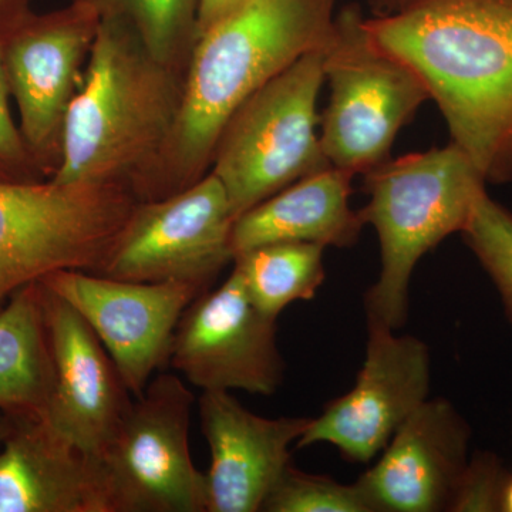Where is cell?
<instances>
[{
	"instance_id": "6da1fadb",
	"label": "cell",
	"mask_w": 512,
	"mask_h": 512,
	"mask_svg": "<svg viewBox=\"0 0 512 512\" xmlns=\"http://www.w3.org/2000/svg\"><path fill=\"white\" fill-rule=\"evenodd\" d=\"M366 26L419 74L485 181L512 180V0H419Z\"/></svg>"
},
{
	"instance_id": "7a4b0ae2",
	"label": "cell",
	"mask_w": 512,
	"mask_h": 512,
	"mask_svg": "<svg viewBox=\"0 0 512 512\" xmlns=\"http://www.w3.org/2000/svg\"><path fill=\"white\" fill-rule=\"evenodd\" d=\"M339 0H251L191 49L180 109L138 201L177 194L204 177L225 124L248 97L328 40Z\"/></svg>"
},
{
	"instance_id": "3957f363",
	"label": "cell",
	"mask_w": 512,
	"mask_h": 512,
	"mask_svg": "<svg viewBox=\"0 0 512 512\" xmlns=\"http://www.w3.org/2000/svg\"><path fill=\"white\" fill-rule=\"evenodd\" d=\"M181 93L177 69L151 55L128 23L100 19L50 181L136 191L163 153Z\"/></svg>"
},
{
	"instance_id": "277c9868",
	"label": "cell",
	"mask_w": 512,
	"mask_h": 512,
	"mask_svg": "<svg viewBox=\"0 0 512 512\" xmlns=\"http://www.w3.org/2000/svg\"><path fill=\"white\" fill-rule=\"evenodd\" d=\"M363 177L369 202L357 212L375 228L382 258L379 279L365 295L366 320L397 330L409 316L420 259L463 231L487 181L453 143L389 158Z\"/></svg>"
},
{
	"instance_id": "5b68a950",
	"label": "cell",
	"mask_w": 512,
	"mask_h": 512,
	"mask_svg": "<svg viewBox=\"0 0 512 512\" xmlns=\"http://www.w3.org/2000/svg\"><path fill=\"white\" fill-rule=\"evenodd\" d=\"M323 73L329 101L320 144L332 167L353 175L389 160L397 134L430 100L419 74L370 35L357 5L336 12Z\"/></svg>"
},
{
	"instance_id": "8992f818",
	"label": "cell",
	"mask_w": 512,
	"mask_h": 512,
	"mask_svg": "<svg viewBox=\"0 0 512 512\" xmlns=\"http://www.w3.org/2000/svg\"><path fill=\"white\" fill-rule=\"evenodd\" d=\"M323 46L269 80L225 124L211 173L224 185L235 220L295 181L332 167L318 133Z\"/></svg>"
},
{
	"instance_id": "52a82bcc",
	"label": "cell",
	"mask_w": 512,
	"mask_h": 512,
	"mask_svg": "<svg viewBox=\"0 0 512 512\" xmlns=\"http://www.w3.org/2000/svg\"><path fill=\"white\" fill-rule=\"evenodd\" d=\"M137 202L121 184L0 180V306L53 272L96 274Z\"/></svg>"
},
{
	"instance_id": "ba28073f",
	"label": "cell",
	"mask_w": 512,
	"mask_h": 512,
	"mask_svg": "<svg viewBox=\"0 0 512 512\" xmlns=\"http://www.w3.org/2000/svg\"><path fill=\"white\" fill-rule=\"evenodd\" d=\"M234 222L220 178L204 175L163 200L138 201L94 275L148 284L184 282L207 292L234 261Z\"/></svg>"
},
{
	"instance_id": "9c48e42d",
	"label": "cell",
	"mask_w": 512,
	"mask_h": 512,
	"mask_svg": "<svg viewBox=\"0 0 512 512\" xmlns=\"http://www.w3.org/2000/svg\"><path fill=\"white\" fill-rule=\"evenodd\" d=\"M194 394L161 373L121 424L103 460L114 512H207L208 481L192 463L188 431Z\"/></svg>"
},
{
	"instance_id": "30bf717a",
	"label": "cell",
	"mask_w": 512,
	"mask_h": 512,
	"mask_svg": "<svg viewBox=\"0 0 512 512\" xmlns=\"http://www.w3.org/2000/svg\"><path fill=\"white\" fill-rule=\"evenodd\" d=\"M367 322L365 362L350 392L309 421L295 447L328 443L350 463L379 457L397 429L429 399V346L416 336Z\"/></svg>"
},
{
	"instance_id": "8fae6325",
	"label": "cell",
	"mask_w": 512,
	"mask_h": 512,
	"mask_svg": "<svg viewBox=\"0 0 512 512\" xmlns=\"http://www.w3.org/2000/svg\"><path fill=\"white\" fill-rule=\"evenodd\" d=\"M171 365L208 390L271 396L285 376L276 319L256 308L237 268L185 309L173 336Z\"/></svg>"
},
{
	"instance_id": "7c38bea8",
	"label": "cell",
	"mask_w": 512,
	"mask_h": 512,
	"mask_svg": "<svg viewBox=\"0 0 512 512\" xmlns=\"http://www.w3.org/2000/svg\"><path fill=\"white\" fill-rule=\"evenodd\" d=\"M99 25L93 6L73 0L46 15L25 12L2 30L3 62L18 104L20 133L39 156L53 148L60 151L64 117Z\"/></svg>"
},
{
	"instance_id": "4fadbf2b",
	"label": "cell",
	"mask_w": 512,
	"mask_h": 512,
	"mask_svg": "<svg viewBox=\"0 0 512 512\" xmlns=\"http://www.w3.org/2000/svg\"><path fill=\"white\" fill-rule=\"evenodd\" d=\"M39 282L89 323L136 397L170 362L178 322L204 293L184 282L119 281L76 269L53 272Z\"/></svg>"
},
{
	"instance_id": "5bb4252c",
	"label": "cell",
	"mask_w": 512,
	"mask_h": 512,
	"mask_svg": "<svg viewBox=\"0 0 512 512\" xmlns=\"http://www.w3.org/2000/svg\"><path fill=\"white\" fill-rule=\"evenodd\" d=\"M40 286L55 369L52 396L42 419L73 446L103 458L130 412V390L83 316Z\"/></svg>"
},
{
	"instance_id": "9a60e30c",
	"label": "cell",
	"mask_w": 512,
	"mask_h": 512,
	"mask_svg": "<svg viewBox=\"0 0 512 512\" xmlns=\"http://www.w3.org/2000/svg\"><path fill=\"white\" fill-rule=\"evenodd\" d=\"M470 441V426L453 404L427 399L356 483L372 512L448 511Z\"/></svg>"
},
{
	"instance_id": "2e32d148",
	"label": "cell",
	"mask_w": 512,
	"mask_h": 512,
	"mask_svg": "<svg viewBox=\"0 0 512 512\" xmlns=\"http://www.w3.org/2000/svg\"><path fill=\"white\" fill-rule=\"evenodd\" d=\"M200 417L211 451L207 512L261 511L311 417L266 419L227 390L202 393Z\"/></svg>"
},
{
	"instance_id": "e0dca14e",
	"label": "cell",
	"mask_w": 512,
	"mask_h": 512,
	"mask_svg": "<svg viewBox=\"0 0 512 512\" xmlns=\"http://www.w3.org/2000/svg\"><path fill=\"white\" fill-rule=\"evenodd\" d=\"M0 512H114L106 466L42 417L10 416L0 444Z\"/></svg>"
},
{
	"instance_id": "ac0fdd59",
	"label": "cell",
	"mask_w": 512,
	"mask_h": 512,
	"mask_svg": "<svg viewBox=\"0 0 512 512\" xmlns=\"http://www.w3.org/2000/svg\"><path fill=\"white\" fill-rule=\"evenodd\" d=\"M353 177L329 167L306 175L239 215L231 235L234 258L274 242L353 247L365 227L349 204Z\"/></svg>"
},
{
	"instance_id": "d6986e66",
	"label": "cell",
	"mask_w": 512,
	"mask_h": 512,
	"mask_svg": "<svg viewBox=\"0 0 512 512\" xmlns=\"http://www.w3.org/2000/svg\"><path fill=\"white\" fill-rule=\"evenodd\" d=\"M55 369L39 282L0 309V409L10 416H45Z\"/></svg>"
},
{
	"instance_id": "ffe728a7",
	"label": "cell",
	"mask_w": 512,
	"mask_h": 512,
	"mask_svg": "<svg viewBox=\"0 0 512 512\" xmlns=\"http://www.w3.org/2000/svg\"><path fill=\"white\" fill-rule=\"evenodd\" d=\"M325 248L309 242H274L234 258L256 308L278 319L293 302L311 301L325 282Z\"/></svg>"
},
{
	"instance_id": "44dd1931",
	"label": "cell",
	"mask_w": 512,
	"mask_h": 512,
	"mask_svg": "<svg viewBox=\"0 0 512 512\" xmlns=\"http://www.w3.org/2000/svg\"><path fill=\"white\" fill-rule=\"evenodd\" d=\"M100 19L119 18L133 28L143 45L161 63L177 69L194 45L200 0H82Z\"/></svg>"
},
{
	"instance_id": "7402d4cb",
	"label": "cell",
	"mask_w": 512,
	"mask_h": 512,
	"mask_svg": "<svg viewBox=\"0 0 512 512\" xmlns=\"http://www.w3.org/2000/svg\"><path fill=\"white\" fill-rule=\"evenodd\" d=\"M477 261L494 282L512 322V214L481 194L466 227L460 232Z\"/></svg>"
},
{
	"instance_id": "603a6c76",
	"label": "cell",
	"mask_w": 512,
	"mask_h": 512,
	"mask_svg": "<svg viewBox=\"0 0 512 512\" xmlns=\"http://www.w3.org/2000/svg\"><path fill=\"white\" fill-rule=\"evenodd\" d=\"M265 512H372L357 483L305 473L289 464L266 497Z\"/></svg>"
},
{
	"instance_id": "cb8c5ba5",
	"label": "cell",
	"mask_w": 512,
	"mask_h": 512,
	"mask_svg": "<svg viewBox=\"0 0 512 512\" xmlns=\"http://www.w3.org/2000/svg\"><path fill=\"white\" fill-rule=\"evenodd\" d=\"M507 476L500 458L491 451H477L468 458L448 511H500L501 494Z\"/></svg>"
},
{
	"instance_id": "d4e9b609",
	"label": "cell",
	"mask_w": 512,
	"mask_h": 512,
	"mask_svg": "<svg viewBox=\"0 0 512 512\" xmlns=\"http://www.w3.org/2000/svg\"><path fill=\"white\" fill-rule=\"evenodd\" d=\"M9 84L3 62V39L0 30V163L18 164L25 160L26 143L16 127L9 109Z\"/></svg>"
},
{
	"instance_id": "484cf974",
	"label": "cell",
	"mask_w": 512,
	"mask_h": 512,
	"mask_svg": "<svg viewBox=\"0 0 512 512\" xmlns=\"http://www.w3.org/2000/svg\"><path fill=\"white\" fill-rule=\"evenodd\" d=\"M251 0H200L198 3L197 29H195V40L207 32L212 26L228 18L232 13L237 12L242 6L247 5Z\"/></svg>"
},
{
	"instance_id": "4316f807",
	"label": "cell",
	"mask_w": 512,
	"mask_h": 512,
	"mask_svg": "<svg viewBox=\"0 0 512 512\" xmlns=\"http://www.w3.org/2000/svg\"><path fill=\"white\" fill-rule=\"evenodd\" d=\"M28 2L29 0H0V30L5 29L13 20L28 12L26 9Z\"/></svg>"
},
{
	"instance_id": "83f0119b",
	"label": "cell",
	"mask_w": 512,
	"mask_h": 512,
	"mask_svg": "<svg viewBox=\"0 0 512 512\" xmlns=\"http://www.w3.org/2000/svg\"><path fill=\"white\" fill-rule=\"evenodd\" d=\"M419 0H367L372 16H387L409 8Z\"/></svg>"
},
{
	"instance_id": "f1b7e54d",
	"label": "cell",
	"mask_w": 512,
	"mask_h": 512,
	"mask_svg": "<svg viewBox=\"0 0 512 512\" xmlns=\"http://www.w3.org/2000/svg\"><path fill=\"white\" fill-rule=\"evenodd\" d=\"M500 511L512 512V476L508 474L505 480L503 494H501Z\"/></svg>"
},
{
	"instance_id": "f546056e",
	"label": "cell",
	"mask_w": 512,
	"mask_h": 512,
	"mask_svg": "<svg viewBox=\"0 0 512 512\" xmlns=\"http://www.w3.org/2000/svg\"><path fill=\"white\" fill-rule=\"evenodd\" d=\"M10 424V416L8 413L3 412L0 409V444H2L3 439H5L6 433H8Z\"/></svg>"
}]
</instances>
